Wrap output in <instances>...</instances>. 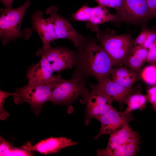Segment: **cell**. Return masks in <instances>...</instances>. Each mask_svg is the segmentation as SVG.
Listing matches in <instances>:
<instances>
[{"label": "cell", "instance_id": "9a60e30c", "mask_svg": "<svg viewBox=\"0 0 156 156\" xmlns=\"http://www.w3.org/2000/svg\"><path fill=\"white\" fill-rule=\"evenodd\" d=\"M97 82V84L113 101L118 103L121 109L126 99L132 91V88H125L113 81L109 77L103 78Z\"/></svg>", "mask_w": 156, "mask_h": 156}, {"label": "cell", "instance_id": "6da1fadb", "mask_svg": "<svg viewBox=\"0 0 156 156\" xmlns=\"http://www.w3.org/2000/svg\"><path fill=\"white\" fill-rule=\"evenodd\" d=\"M73 75L87 79L90 77L97 81L109 77L114 66L109 55L92 37H85L76 47Z\"/></svg>", "mask_w": 156, "mask_h": 156}, {"label": "cell", "instance_id": "ffe728a7", "mask_svg": "<svg viewBox=\"0 0 156 156\" xmlns=\"http://www.w3.org/2000/svg\"><path fill=\"white\" fill-rule=\"evenodd\" d=\"M140 76L148 85L156 84V66L151 65L145 67L140 73Z\"/></svg>", "mask_w": 156, "mask_h": 156}, {"label": "cell", "instance_id": "d6986e66", "mask_svg": "<svg viewBox=\"0 0 156 156\" xmlns=\"http://www.w3.org/2000/svg\"><path fill=\"white\" fill-rule=\"evenodd\" d=\"M0 156H31V151L14 147L1 136L0 138Z\"/></svg>", "mask_w": 156, "mask_h": 156}, {"label": "cell", "instance_id": "4fadbf2b", "mask_svg": "<svg viewBox=\"0 0 156 156\" xmlns=\"http://www.w3.org/2000/svg\"><path fill=\"white\" fill-rule=\"evenodd\" d=\"M40 60L36 64L28 67L26 78L28 83L47 84L55 80L57 75H53L54 72L47 59L42 56Z\"/></svg>", "mask_w": 156, "mask_h": 156}, {"label": "cell", "instance_id": "7a4b0ae2", "mask_svg": "<svg viewBox=\"0 0 156 156\" xmlns=\"http://www.w3.org/2000/svg\"><path fill=\"white\" fill-rule=\"evenodd\" d=\"M31 3L30 0H26L16 8L5 7L1 9L0 38L3 45L18 38L28 39L31 36L32 29L27 28L22 31L20 30L23 18Z\"/></svg>", "mask_w": 156, "mask_h": 156}, {"label": "cell", "instance_id": "1f68e13d", "mask_svg": "<svg viewBox=\"0 0 156 156\" xmlns=\"http://www.w3.org/2000/svg\"><path fill=\"white\" fill-rule=\"evenodd\" d=\"M5 7H11L13 0H0Z\"/></svg>", "mask_w": 156, "mask_h": 156}, {"label": "cell", "instance_id": "30bf717a", "mask_svg": "<svg viewBox=\"0 0 156 156\" xmlns=\"http://www.w3.org/2000/svg\"><path fill=\"white\" fill-rule=\"evenodd\" d=\"M134 120L132 112L127 113L124 111H118L112 107L97 120L101 122V127L94 139L96 140L105 134H110Z\"/></svg>", "mask_w": 156, "mask_h": 156}, {"label": "cell", "instance_id": "9c48e42d", "mask_svg": "<svg viewBox=\"0 0 156 156\" xmlns=\"http://www.w3.org/2000/svg\"><path fill=\"white\" fill-rule=\"evenodd\" d=\"M36 54L43 56L48 60L54 72H60L71 69L74 65L75 51L63 47H51L46 49L39 48Z\"/></svg>", "mask_w": 156, "mask_h": 156}, {"label": "cell", "instance_id": "d6a6232c", "mask_svg": "<svg viewBox=\"0 0 156 156\" xmlns=\"http://www.w3.org/2000/svg\"><path fill=\"white\" fill-rule=\"evenodd\" d=\"M156 112V105L153 107Z\"/></svg>", "mask_w": 156, "mask_h": 156}, {"label": "cell", "instance_id": "f546056e", "mask_svg": "<svg viewBox=\"0 0 156 156\" xmlns=\"http://www.w3.org/2000/svg\"><path fill=\"white\" fill-rule=\"evenodd\" d=\"M123 0H110L109 7L114 8L117 10L121 6Z\"/></svg>", "mask_w": 156, "mask_h": 156}, {"label": "cell", "instance_id": "4316f807", "mask_svg": "<svg viewBox=\"0 0 156 156\" xmlns=\"http://www.w3.org/2000/svg\"><path fill=\"white\" fill-rule=\"evenodd\" d=\"M156 39V31H150L142 46L146 49L149 47Z\"/></svg>", "mask_w": 156, "mask_h": 156}, {"label": "cell", "instance_id": "2e32d148", "mask_svg": "<svg viewBox=\"0 0 156 156\" xmlns=\"http://www.w3.org/2000/svg\"><path fill=\"white\" fill-rule=\"evenodd\" d=\"M148 51L142 46H134L127 54L124 64L129 69L138 74L146 60Z\"/></svg>", "mask_w": 156, "mask_h": 156}, {"label": "cell", "instance_id": "484cf974", "mask_svg": "<svg viewBox=\"0 0 156 156\" xmlns=\"http://www.w3.org/2000/svg\"><path fill=\"white\" fill-rule=\"evenodd\" d=\"M148 101L153 107L156 105V86H152L148 88L146 95Z\"/></svg>", "mask_w": 156, "mask_h": 156}, {"label": "cell", "instance_id": "4dcf8cb0", "mask_svg": "<svg viewBox=\"0 0 156 156\" xmlns=\"http://www.w3.org/2000/svg\"><path fill=\"white\" fill-rule=\"evenodd\" d=\"M98 4L105 7H109L110 0H94Z\"/></svg>", "mask_w": 156, "mask_h": 156}, {"label": "cell", "instance_id": "277c9868", "mask_svg": "<svg viewBox=\"0 0 156 156\" xmlns=\"http://www.w3.org/2000/svg\"><path fill=\"white\" fill-rule=\"evenodd\" d=\"M62 79L59 75L55 80L48 83H28L23 87L16 89L13 95L14 101L17 105L27 103L35 115L38 116L43 105L49 101L53 88Z\"/></svg>", "mask_w": 156, "mask_h": 156}, {"label": "cell", "instance_id": "ac0fdd59", "mask_svg": "<svg viewBox=\"0 0 156 156\" xmlns=\"http://www.w3.org/2000/svg\"><path fill=\"white\" fill-rule=\"evenodd\" d=\"M148 102L146 95L133 89L125 100L124 103L127 104V107L124 111L128 113L136 109L142 111L146 108Z\"/></svg>", "mask_w": 156, "mask_h": 156}, {"label": "cell", "instance_id": "8fae6325", "mask_svg": "<svg viewBox=\"0 0 156 156\" xmlns=\"http://www.w3.org/2000/svg\"><path fill=\"white\" fill-rule=\"evenodd\" d=\"M58 11L57 8L54 6L47 8L46 11L53 23L58 39H68L77 47L85 37L77 32L67 20L58 14Z\"/></svg>", "mask_w": 156, "mask_h": 156}, {"label": "cell", "instance_id": "52a82bcc", "mask_svg": "<svg viewBox=\"0 0 156 156\" xmlns=\"http://www.w3.org/2000/svg\"><path fill=\"white\" fill-rule=\"evenodd\" d=\"M116 21L141 24L153 17L146 0H123L115 14Z\"/></svg>", "mask_w": 156, "mask_h": 156}, {"label": "cell", "instance_id": "f1b7e54d", "mask_svg": "<svg viewBox=\"0 0 156 156\" xmlns=\"http://www.w3.org/2000/svg\"><path fill=\"white\" fill-rule=\"evenodd\" d=\"M153 16L156 17V0H146Z\"/></svg>", "mask_w": 156, "mask_h": 156}, {"label": "cell", "instance_id": "7402d4cb", "mask_svg": "<svg viewBox=\"0 0 156 156\" xmlns=\"http://www.w3.org/2000/svg\"><path fill=\"white\" fill-rule=\"evenodd\" d=\"M138 75L122 77H112V80L121 86L127 88H131L136 80Z\"/></svg>", "mask_w": 156, "mask_h": 156}, {"label": "cell", "instance_id": "83f0119b", "mask_svg": "<svg viewBox=\"0 0 156 156\" xmlns=\"http://www.w3.org/2000/svg\"><path fill=\"white\" fill-rule=\"evenodd\" d=\"M145 61L156 66V48L148 51Z\"/></svg>", "mask_w": 156, "mask_h": 156}, {"label": "cell", "instance_id": "ba28073f", "mask_svg": "<svg viewBox=\"0 0 156 156\" xmlns=\"http://www.w3.org/2000/svg\"><path fill=\"white\" fill-rule=\"evenodd\" d=\"M91 89L86 103V116L84 123L88 125L93 118L97 120L108 111L112 106L113 101L106 94L97 84L90 83Z\"/></svg>", "mask_w": 156, "mask_h": 156}, {"label": "cell", "instance_id": "603a6c76", "mask_svg": "<svg viewBox=\"0 0 156 156\" xmlns=\"http://www.w3.org/2000/svg\"><path fill=\"white\" fill-rule=\"evenodd\" d=\"M118 66L112 69L110 75L111 77H122L138 75L129 69L121 66Z\"/></svg>", "mask_w": 156, "mask_h": 156}, {"label": "cell", "instance_id": "d4e9b609", "mask_svg": "<svg viewBox=\"0 0 156 156\" xmlns=\"http://www.w3.org/2000/svg\"><path fill=\"white\" fill-rule=\"evenodd\" d=\"M150 31V30L144 28L143 29L138 36L133 40L134 46H142Z\"/></svg>", "mask_w": 156, "mask_h": 156}, {"label": "cell", "instance_id": "5bb4252c", "mask_svg": "<svg viewBox=\"0 0 156 156\" xmlns=\"http://www.w3.org/2000/svg\"><path fill=\"white\" fill-rule=\"evenodd\" d=\"M77 144V142H73L71 139L66 137H51L41 141L34 145L28 142L22 146V148L29 151H36L47 155L57 153L62 148L76 145Z\"/></svg>", "mask_w": 156, "mask_h": 156}, {"label": "cell", "instance_id": "3957f363", "mask_svg": "<svg viewBox=\"0 0 156 156\" xmlns=\"http://www.w3.org/2000/svg\"><path fill=\"white\" fill-rule=\"evenodd\" d=\"M138 131L133 130L129 123L110 134L107 146L99 149L96 155L100 156H133L140 151L142 142Z\"/></svg>", "mask_w": 156, "mask_h": 156}, {"label": "cell", "instance_id": "44dd1931", "mask_svg": "<svg viewBox=\"0 0 156 156\" xmlns=\"http://www.w3.org/2000/svg\"><path fill=\"white\" fill-rule=\"evenodd\" d=\"M92 8L85 5L82 6L75 13L72 14V17L74 20L86 21H90L91 18Z\"/></svg>", "mask_w": 156, "mask_h": 156}, {"label": "cell", "instance_id": "8992f818", "mask_svg": "<svg viewBox=\"0 0 156 156\" xmlns=\"http://www.w3.org/2000/svg\"><path fill=\"white\" fill-rule=\"evenodd\" d=\"M86 79L73 75L71 79L62 80L53 89L49 101L54 104L68 105L80 97L86 104L90 90L86 86Z\"/></svg>", "mask_w": 156, "mask_h": 156}, {"label": "cell", "instance_id": "cb8c5ba5", "mask_svg": "<svg viewBox=\"0 0 156 156\" xmlns=\"http://www.w3.org/2000/svg\"><path fill=\"white\" fill-rule=\"evenodd\" d=\"M14 93L6 92L0 90V119L4 120L7 119L9 116V113L5 111L3 108V105L6 99L8 96L14 95Z\"/></svg>", "mask_w": 156, "mask_h": 156}, {"label": "cell", "instance_id": "e0dca14e", "mask_svg": "<svg viewBox=\"0 0 156 156\" xmlns=\"http://www.w3.org/2000/svg\"><path fill=\"white\" fill-rule=\"evenodd\" d=\"M106 7L99 5L92 8L90 20L86 23L88 28L93 31H97L99 30V26L100 24L109 21H116V15L111 14Z\"/></svg>", "mask_w": 156, "mask_h": 156}, {"label": "cell", "instance_id": "7c38bea8", "mask_svg": "<svg viewBox=\"0 0 156 156\" xmlns=\"http://www.w3.org/2000/svg\"><path fill=\"white\" fill-rule=\"evenodd\" d=\"M31 20L33 29L37 33L42 42V49L51 47L50 42L58 39L51 18H44L43 13L37 10L32 14Z\"/></svg>", "mask_w": 156, "mask_h": 156}, {"label": "cell", "instance_id": "5b68a950", "mask_svg": "<svg viewBox=\"0 0 156 156\" xmlns=\"http://www.w3.org/2000/svg\"><path fill=\"white\" fill-rule=\"evenodd\" d=\"M96 38L101 46L110 58L114 66H121L134 46L133 40L128 34L116 35L109 29L99 30Z\"/></svg>", "mask_w": 156, "mask_h": 156}]
</instances>
